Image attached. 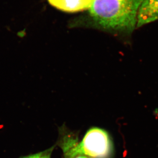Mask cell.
Returning <instances> with one entry per match:
<instances>
[{"instance_id":"obj_1","label":"cell","mask_w":158,"mask_h":158,"mask_svg":"<svg viewBox=\"0 0 158 158\" xmlns=\"http://www.w3.org/2000/svg\"><path fill=\"white\" fill-rule=\"evenodd\" d=\"M142 0H94L88 19L95 28L115 33L129 34L137 28Z\"/></svg>"},{"instance_id":"obj_2","label":"cell","mask_w":158,"mask_h":158,"mask_svg":"<svg viewBox=\"0 0 158 158\" xmlns=\"http://www.w3.org/2000/svg\"><path fill=\"white\" fill-rule=\"evenodd\" d=\"M82 152L90 158H113L114 146L111 136L106 130L92 127L80 142Z\"/></svg>"},{"instance_id":"obj_3","label":"cell","mask_w":158,"mask_h":158,"mask_svg":"<svg viewBox=\"0 0 158 158\" xmlns=\"http://www.w3.org/2000/svg\"><path fill=\"white\" fill-rule=\"evenodd\" d=\"M57 144L61 148L64 158H90L81 148L78 133L63 125L59 128Z\"/></svg>"},{"instance_id":"obj_4","label":"cell","mask_w":158,"mask_h":158,"mask_svg":"<svg viewBox=\"0 0 158 158\" xmlns=\"http://www.w3.org/2000/svg\"><path fill=\"white\" fill-rule=\"evenodd\" d=\"M158 20V0H142L138 13L137 28Z\"/></svg>"},{"instance_id":"obj_5","label":"cell","mask_w":158,"mask_h":158,"mask_svg":"<svg viewBox=\"0 0 158 158\" xmlns=\"http://www.w3.org/2000/svg\"><path fill=\"white\" fill-rule=\"evenodd\" d=\"M50 4L60 10L76 12L89 9L94 0H48Z\"/></svg>"},{"instance_id":"obj_6","label":"cell","mask_w":158,"mask_h":158,"mask_svg":"<svg viewBox=\"0 0 158 158\" xmlns=\"http://www.w3.org/2000/svg\"><path fill=\"white\" fill-rule=\"evenodd\" d=\"M55 145L52 146L51 148L37 154H33L21 158H51L52 151L55 148Z\"/></svg>"}]
</instances>
